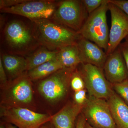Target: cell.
<instances>
[{
    "instance_id": "cell-1",
    "label": "cell",
    "mask_w": 128,
    "mask_h": 128,
    "mask_svg": "<svg viewBox=\"0 0 128 128\" xmlns=\"http://www.w3.org/2000/svg\"><path fill=\"white\" fill-rule=\"evenodd\" d=\"M38 39L49 49L76 45L82 36L78 32L48 19L33 20Z\"/></svg>"
},
{
    "instance_id": "cell-2",
    "label": "cell",
    "mask_w": 128,
    "mask_h": 128,
    "mask_svg": "<svg viewBox=\"0 0 128 128\" xmlns=\"http://www.w3.org/2000/svg\"><path fill=\"white\" fill-rule=\"evenodd\" d=\"M108 1L106 0L100 7L89 14L78 32L86 39L93 42L102 48H107L109 30L107 21Z\"/></svg>"
},
{
    "instance_id": "cell-3",
    "label": "cell",
    "mask_w": 128,
    "mask_h": 128,
    "mask_svg": "<svg viewBox=\"0 0 128 128\" xmlns=\"http://www.w3.org/2000/svg\"><path fill=\"white\" fill-rule=\"evenodd\" d=\"M75 70L63 68L48 76L38 84V92L50 102L61 100L68 93L72 74Z\"/></svg>"
},
{
    "instance_id": "cell-4",
    "label": "cell",
    "mask_w": 128,
    "mask_h": 128,
    "mask_svg": "<svg viewBox=\"0 0 128 128\" xmlns=\"http://www.w3.org/2000/svg\"><path fill=\"white\" fill-rule=\"evenodd\" d=\"M88 16L82 0H64L57 4L53 18L57 23L78 32Z\"/></svg>"
},
{
    "instance_id": "cell-5",
    "label": "cell",
    "mask_w": 128,
    "mask_h": 128,
    "mask_svg": "<svg viewBox=\"0 0 128 128\" xmlns=\"http://www.w3.org/2000/svg\"><path fill=\"white\" fill-rule=\"evenodd\" d=\"M80 73L85 82V88L89 96L106 99L110 97L113 89L107 80L103 68L89 64H81Z\"/></svg>"
},
{
    "instance_id": "cell-6",
    "label": "cell",
    "mask_w": 128,
    "mask_h": 128,
    "mask_svg": "<svg viewBox=\"0 0 128 128\" xmlns=\"http://www.w3.org/2000/svg\"><path fill=\"white\" fill-rule=\"evenodd\" d=\"M86 122L94 128H117L107 101L88 96L82 112Z\"/></svg>"
},
{
    "instance_id": "cell-7",
    "label": "cell",
    "mask_w": 128,
    "mask_h": 128,
    "mask_svg": "<svg viewBox=\"0 0 128 128\" xmlns=\"http://www.w3.org/2000/svg\"><path fill=\"white\" fill-rule=\"evenodd\" d=\"M0 114L7 123L14 124L18 128H38L50 121L52 118L49 114L20 107L2 106Z\"/></svg>"
},
{
    "instance_id": "cell-8",
    "label": "cell",
    "mask_w": 128,
    "mask_h": 128,
    "mask_svg": "<svg viewBox=\"0 0 128 128\" xmlns=\"http://www.w3.org/2000/svg\"><path fill=\"white\" fill-rule=\"evenodd\" d=\"M31 79L22 74L5 86L2 102L6 106L20 107L29 104L33 99Z\"/></svg>"
},
{
    "instance_id": "cell-9",
    "label": "cell",
    "mask_w": 128,
    "mask_h": 128,
    "mask_svg": "<svg viewBox=\"0 0 128 128\" xmlns=\"http://www.w3.org/2000/svg\"><path fill=\"white\" fill-rule=\"evenodd\" d=\"M57 6L53 1L25 0L16 6L0 9V12L22 16L32 21L48 19L53 16Z\"/></svg>"
},
{
    "instance_id": "cell-10",
    "label": "cell",
    "mask_w": 128,
    "mask_h": 128,
    "mask_svg": "<svg viewBox=\"0 0 128 128\" xmlns=\"http://www.w3.org/2000/svg\"><path fill=\"white\" fill-rule=\"evenodd\" d=\"M111 16V26L106 52L107 56L112 53L128 36V16L116 6L108 2Z\"/></svg>"
},
{
    "instance_id": "cell-11",
    "label": "cell",
    "mask_w": 128,
    "mask_h": 128,
    "mask_svg": "<svg viewBox=\"0 0 128 128\" xmlns=\"http://www.w3.org/2000/svg\"><path fill=\"white\" fill-rule=\"evenodd\" d=\"M4 34L9 46L18 51L27 50L34 42V38L29 28L19 21L8 22L5 28Z\"/></svg>"
},
{
    "instance_id": "cell-12",
    "label": "cell",
    "mask_w": 128,
    "mask_h": 128,
    "mask_svg": "<svg viewBox=\"0 0 128 128\" xmlns=\"http://www.w3.org/2000/svg\"><path fill=\"white\" fill-rule=\"evenodd\" d=\"M103 70L105 77L112 84L128 78V69L119 47L108 56Z\"/></svg>"
},
{
    "instance_id": "cell-13",
    "label": "cell",
    "mask_w": 128,
    "mask_h": 128,
    "mask_svg": "<svg viewBox=\"0 0 128 128\" xmlns=\"http://www.w3.org/2000/svg\"><path fill=\"white\" fill-rule=\"evenodd\" d=\"M76 45L82 64H91L103 68L108 56L102 48L82 37Z\"/></svg>"
},
{
    "instance_id": "cell-14",
    "label": "cell",
    "mask_w": 128,
    "mask_h": 128,
    "mask_svg": "<svg viewBox=\"0 0 128 128\" xmlns=\"http://www.w3.org/2000/svg\"><path fill=\"white\" fill-rule=\"evenodd\" d=\"M83 106L74 102H69L52 116L50 122L55 128H76V120L82 113Z\"/></svg>"
},
{
    "instance_id": "cell-15",
    "label": "cell",
    "mask_w": 128,
    "mask_h": 128,
    "mask_svg": "<svg viewBox=\"0 0 128 128\" xmlns=\"http://www.w3.org/2000/svg\"><path fill=\"white\" fill-rule=\"evenodd\" d=\"M117 128H128V105L113 90L107 100Z\"/></svg>"
},
{
    "instance_id": "cell-16",
    "label": "cell",
    "mask_w": 128,
    "mask_h": 128,
    "mask_svg": "<svg viewBox=\"0 0 128 128\" xmlns=\"http://www.w3.org/2000/svg\"><path fill=\"white\" fill-rule=\"evenodd\" d=\"M56 59L63 68L75 70L82 64L76 44L65 46L58 50Z\"/></svg>"
},
{
    "instance_id": "cell-17",
    "label": "cell",
    "mask_w": 128,
    "mask_h": 128,
    "mask_svg": "<svg viewBox=\"0 0 128 128\" xmlns=\"http://www.w3.org/2000/svg\"><path fill=\"white\" fill-rule=\"evenodd\" d=\"M2 60L5 70L13 78L19 77L27 70L26 60L23 57L6 54L2 56Z\"/></svg>"
},
{
    "instance_id": "cell-18",
    "label": "cell",
    "mask_w": 128,
    "mask_h": 128,
    "mask_svg": "<svg viewBox=\"0 0 128 128\" xmlns=\"http://www.w3.org/2000/svg\"><path fill=\"white\" fill-rule=\"evenodd\" d=\"M63 68L57 59L42 64L28 71V76L31 80H37L49 76Z\"/></svg>"
},
{
    "instance_id": "cell-19",
    "label": "cell",
    "mask_w": 128,
    "mask_h": 128,
    "mask_svg": "<svg viewBox=\"0 0 128 128\" xmlns=\"http://www.w3.org/2000/svg\"><path fill=\"white\" fill-rule=\"evenodd\" d=\"M58 52V50H50L45 48L37 50L26 59L27 70L28 71L42 64L56 60Z\"/></svg>"
},
{
    "instance_id": "cell-20",
    "label": "cell",
    "mask_w": 128,
    "mask_h": 128,
    "mask_svg": "<svg viewBox=\"0 0 128 128\" xmlns=\"http://www.w3.org/2000/svg\"><path fill=\"white\" fill-rule=\"evenodd\" d=\"M114 92L128 105V78L122 82L112 84Z\"/></svg>"
},
{
    "instance_id": "cell-21",
    "label": "cell",
    "mask_w": 128,
    "mask_h": 128,
    "mask_svg": "<svg viewBox=\"0 0 128 128\" xmlns=\"http://www.w3.org/2000/svg\"><path fill=\"white\" fill-rule=\"evenodd\" d=\"M70 86L75 92L85 89L84 82L80 72L75 70L72 74Z\"/></svg>"
},
{
    "instance_id": "cell-22",
    "label": "cell",
    "mask_w": 128,
    "mask_h": 128,
    "mask_svg": "<svg viewBox=\"0 0 128 128\" xmlns=\"http://www.w3.org/2000/svg\"><path fill=\"white\" fill-rule=\"evenodd\" d=\"M106 0H82V1L89 15L98 9Z\"/></svg>"
},
{
    "instance_id": "cell-23",
    "label": "cell",
    "mask_w": 128,
    "mask_h": 128,
    "mask_svg": "<svg viewBox=\"0 0 128 128\" xmlns=\"http://www.w3.org/2000/svg\"><path fill=\"white\" fill-rule=\"evenodd\" d=\"M87 98L86 91L85 89L75 92L74 102L77 105L84 106L87 101Z\"/></svg>"
},
{
    "instance_id": "cell-24",
    "label": "cell",
    "mask_w": 128,
    "mask_h": 128,
    "mask_svg": "<svg viewBox=\"0 0 128 128\" xmlns=\"http://www.w3.org/2000/svg\"><path fill=\"white\" fill-rule=\"evenodd\" d=\"M108 2L119 8L128 16V0H108Z\"/></svg>"
},
{
    "instance_id": "cell-25",
    "label": "cell",
    "mask_w": 128,
    "mask_h": 128,
    "mask_svg": "<svg viewBox=\"0 0 128 128\" xmlns=\"http://www.w3.org/2000/svg\"><path fill=\"white\" fill-rule=\"evenodd\" d=\"M25 1V0H0V8L1 9L3 8L12 7L22 3Z\"/></svg>"
},
{
    "instance_id": "cell-26",
    "label": "cell",
    "mask_w": 128,
    "mask_h": 128,
    "mask_svg": "<svg viewBox=\"0 0 128 128\" xmlns=\"http://www.w3.org/2000/svg\"><path fill=\"white\" fill-rule=\"evenodd\" d=\"M118 47L123 56L128 72V42L125 41L120 44Z\"/></svg>"
},
{
    "instance_id": "cell-27",
    "label": "cell",
    "mask_w": 128,
    "mask_h": 128,
    "mask_svg": "<svg viewBox=\"0 0 128 128\" xmlns=\"http://www.w3.org/2000/svg\"><path fill=\"white\" fill-rule=\"evenodd\" d=\"M4 68L0 57V81L1 84L5 87L8 84L7 78L5 72Z\"/></svg>"
},
{
    "instance_id": "cell-28",
    "label": "cell",
    "mask_w": 128,
    "mask_h": 128,
    "mask_svg": "<svg viewBox=\"0 0 128 128\" xmlns=\"http://www.w3.org/2000/svg\"><path fill=\"white\" fill-rule=\"evenodd\" d=\"M86 121L83 114H80L76 120V128H84Z\"/></svg>"
},
{
    "instance_id": "cell-29",
    "label": "cell",
    "mask_w": 128,
    "mask_h": 128,
    "mask_svg": "<svg viewBox=\"0 0 128 128\" xmlns=\"http://www.w3.org/2000/svg\"><path fill=\"white\" fill-rule=\"evenodd\" d=\"M38 128H55L50 121L44 124Z\"/></svg>"
},
{
    "instance_id": "cell-30",
    "label": "cell",
    "mask_w": 128,
    "mask_h": 128,
    "mask_svg": "<svg viewBox=\"0 0 128 128\" xmlns=\"http://www.w3.org/2000/svg\"><path fill=\"white\" fill-rule=\"evenodd\" d=\"M6 128H16L15 126H13L12 124H10L6 123Z\"/></svg>"
},
{
    "instance_id": "cell-31",
    "label": "cell",
    "mask_w": 128,
    "mask_h": 128,
    "mask_svg": "<svg viewBox=\"0 0 128 128\" xmlns=\"http://www.w3.org/2000/svg\"><path fill=\"white\" fill-rule=\"evenodd\" d=\"M94 128L92 127L90 125H89V124L87 123V122L86 123V124H85V128Z\"/></svg>"
},
{
    "instance_id": "cell-32",
    "label": "cell",
    "mask_w": 128,
    "mask_h": 128,
    "mask_svg": "<svg viewBox=\"0 0 128 128\" xmlns=\"http://www.w3.org/2000/svg\"><path fill=\"white\" fill-rule=\"evenodd\" d=\"M0 128H6V124H1L0 125Z\"/></svg>"
},
{
    "instance_id": "cell-33",
    "label": "cell",
    "mask_w": 128,
    "mask_h": 128,
    "mask_svg": "<svg viewBox=\"0 0 128 128\" xmlns=\"http://www.w3.org/2000/svg\"><path fill=\"white\" fill-rule=\"evenodd\" d=\"M126 42H128V36H127V37L126 38Z\"/></svg>"
}]
</instances>
